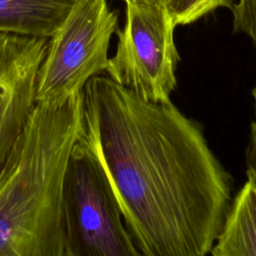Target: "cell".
Segmentation results:
<instances>
[{"instance_id":"1","label":"cell","mask_w":256,"mask_h":256,"mask_svg":"<svg viewBox=\"0 0 256 256\" xmlns=\"http://www.w3.org/2000/svg\"><path fill=\"white\" fill-rule=\"evenodd\" d=\"M81 137L98 156L141 256H207L232 202V180L201 127L108 76L82 90Z\"/></svg>"},{"instance_id":"2","label":"cell","mask_w":256,"mask_h":256,"mask_svg":"<svg viewBox=\"0 0 256 256\" xmlns=\"http://www.w3.org/2000/svg\"><path fill=\"white\" fill-rule=\"evenodd\" d=\"M82 127V92L35 103L0 172V256H66L62 191Z\"/></svg>"},{"instance_id":"3","label":"cell","mask_w":256,"mask_h":256,"mask_svg":"<svg viewBox=\"0 0 256 256\" xmlns=\"http://www.w3.org/2000/svg\"><path fill=\"white\" fill-rule=\"evenodd\" d=\"M62 214L66 256H141L109 178L80 134L64 175Z\"/></svg>"},{"instance_id":"4","label":"cell","mask_w":256,"mask_h":256,"mask_svg":"<svg viewBox=\"0 0 256 256\" xmlns=\"http://www.w3.org/2000/svg\"><path fill=\"white\" fill-rule=\"evenodd\" d=\"M118 12L108 0H77L49 38L38 71L35 103L55 105L81 93L93 76L104 72Z\"/></svg>"},{"instance_id":"5","label":"cell","mask_w":256,"mask_h":256,"mask_svg":"<svg viewBox=\"0 0 256 256\" xmlns=\"http://www.w3.org/2000/svg\"><path fill=\"white\" fill-rule=\"evenodd\" d=\"M124 2L125 24L116 30V52L109 58L105 72L147 102H170L180 60L174 40V19L165 3Z\"/></svg>"},{"instance_id":"6","label":"cell","mask_w":256,"mask_h":256,"mask_svg":"<svg viewBox=\"0 0 256 256\" xmlns=\"http://www.w3.org/2000/svg\"><path fill=\"white\" fill-rule=\"evenodd\" d=\"M47 38L0 32V172L35 106Z\"/></svg>"},{"instance_id":"7","label":"cell","mask_w":256,"mask_h":256,"mask_svg":"<svg viewBox=\"0 0 256 256\" xmlns=\"http://www.w3.org/2000/svg\"><path fill=\"white\" fill-rule=\"evenodd\" d=\"M77 0H0V32L50 38Z\"/></svg>"},{"instance_id":"8","label":"cell","mask_w":256,"mask_h":256,"mask_svg":"<svg viewBox=\"0 0 256 256\" xmlns=\"http://www.w3.org/2000/svg\"><path fill=\"white\" fill-rule=\"evenodd\" d=\"M247 181L232 200L212 256H256V177Z\"/></svg>"},{"instance_id":"9","label":"cell","mask_w":256,"mask_h":256,"mask_svg":"<svg viewBox=\"0 0 256 256\" xmlns=\"http://www.w3.org/2000/svg\"><path fill=\"white\" fill-rule=\"evenodd\" d=\"M234 0H166L165 5L177 25H188L218 8L232 10Z\"/></svg>"},{"instance_id":"10","label":"cell","mask_w":256,"mask_h":256,"mask_svg":"<svg viewBox=\"0 0 256 256\" xmlns=\"http://www.w3.org/2000/svg\"><path fill=\"white\" fill-rule=\"evenodd\" d=\"M231 11L234 32L247 35L256 47V0H237Z\"/></svg>"},{"instance_id":"11","label":"cell","mask_w":256,"mask_h":256,"mask_svg":"<svg viewBox=\"0 0 256 256\" xmlns=\"http://www.w3.org/2000/svg\"><path fill=\"white\" fill-rule=\"evenodd\" d=\"M246 172L256 177V122H252L250 125L249 142L245 152Z\"/></svg>"},{"instance_id":"12","label":"cell","mask_w":256,"mask_h":256,"mask_svg":"<svg viewBox=\"0 0 256 256\" xmlns=\"http://www.w3.org/2000/svg\"><path fill=\"white\" fill-rule=\"evenodd\" d=\"M252 96H253V99H254V104H255V115H256V84L252 90Z\"/></svg>"},{"instance_id":"13","label":"cell","mask_w":256,"mask_h":256,"mask_svg":"<svg viewBox=\"0 0 256 256\" xmlns=\"http://www.w3.org/2000/svg\"><path fill=\"white\" fill-rule=\"evenodd\" d=\"M125 1V0H123ZM147 1H151V2H156V3H165L166 0H147Z\"/></svg>"}]
</instances>
